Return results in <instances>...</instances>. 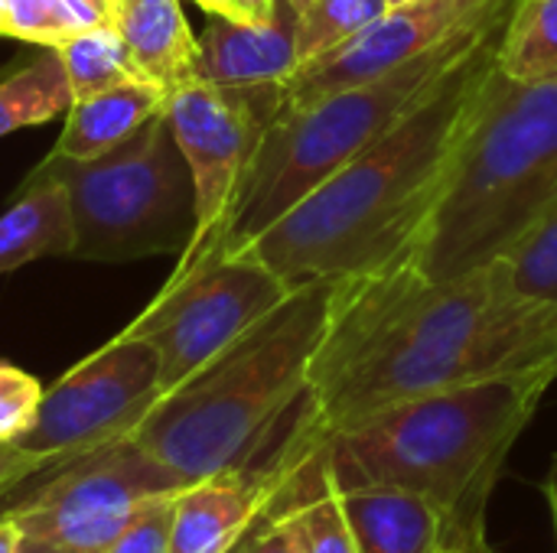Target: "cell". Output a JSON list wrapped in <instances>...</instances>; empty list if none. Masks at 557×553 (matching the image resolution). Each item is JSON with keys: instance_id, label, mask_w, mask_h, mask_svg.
Masks as SVG:
<instances>
[{"instance_id": "obj_1", "label": "cell", "mask_w": 557, "mask_h": 553, "mask_svg": "<svg viewBox=\"0 0 557 553\" xmlns=\"http://www.w3.org/2000/svg\"><path fill=\"white\" fill-rule=\"evenodd\" d=\"M522 375L557 378V303L519 297L499 261L454 280L395 264L336 280L307 420L323 437L408 398Z\"/></svg>"}, {"instance_id": "obj_2", "label": "cell", "mask_w": 557, "mask_h": 553, "mask_svg": "<svg viewBox=\"0 0 557 553\" xmlns=\"http://www.w3.org/2000/svg\"><path fill=\"white\" fill-rule=\"evenodd\" d=\"M503 29L382 140L242 244L281 280H339L401 264L434 212L457 147L496 68Z\"/></svg>"}, {"instance_id": "obj_3", "label": "cell", "mask_w": 557, "mask_h": 553, "mask_svg": "<svg viewBox=\"0 0 557 553\" xmlns=\"http://www.w3.org/2000/svg\"><path fill=\"white\" fill-rule=\"evenodd\" d=\"M333 297L336 280L297 284L277 310L153 404L134 430L140 450L183 486L261 469L307 404Z\"/></svg>"}, {"instance_id": "obj_4", "label": "cell", "mask_w": 557, "mask_h": 553, "mask_svg": "<svg viewBox=\"0 0 557 553\" xmlns=\"http://www.w3.org/2000/svg\"><path fill=\"white\" fill-rule=\"evenodd\" d=\"M555 381L522 375L447 388L317 437L339 489H405L444 515V541L486 538L490 495Z\"/></svg>"}, {"instance_id": "obj_5", "label": "cell", "mask_w": 557, "mask_h": 553, "mask_svg": "<svg viewBox=\"0 0 557 553\" xmlns=\"http://www.w3.org/2000/svg\"><path fill=\"white\" fill-rule=\"evenodd\" d=\"M557 202V75L490 72L444 192L411 254L421 280H454L499 261Z\"/></svg>"}, {"instance_id": "obj_6", "label": "cell", "mask_w": 557, "mask_h": 553, "mask_svg": "<svg viewBox=\"0 0 557 553\" xmlns=\"http://www.w3.org/2000/svg\"><path fill=\"white\" fill-rule=\"evenodd\" d=\"M512 7L480 16L454 39L428 49L424 55L382 78L330 91L307 104L281 101L242 183L225 248H242L258 238L307 192H313L336 169H343L349 160L382 140L395 124H401L483 42H490L506 26Z\"/></svg>"}, {"instance_id": "obj_7", "label": "cell", "mask_w": 557, "mask_h": 553, "mask_svg": "<svg viewBox=\"0 0 557 553\" xmlns=\"http://www.w3.org/2000/svg\"><path fill=\"white\" fill-rule=\"evenodd\" d=\"M36 169L69 192L75 261L183 254L196 235V186L166 108L98 160L46 153Z\"/></svg>"}, {"instance_id": "obj_8", "label": "cell", "mask_w": 557, "mask_h": 553, "mask_svg": "<svg viewBox=\"0 0 557 553\" xmlns=\"http://www.w3.org/2000/svg\"><path fill=\"white\" fill-rule=\"evenodd\" d=\"M290 293L294 284L281 280L251 251L222 248L193 264H176L150 306L124 332L153 345L166 394Z\"/></svg>"}, {"instance_id": "obj_9", "label": "cell", "mask_w": 557, "mask_h": 553, "mask_svg": "<svg viewBox=\"0 0 557 553\" xmlns=\"http://www.w3.org/2000/svg\"><path fill=\"white\" fill-rule=\"evenodd\" d=\"M39 476L36 486L23 489L20 482L0 495V518H10L26 538L75 553H104L150 502L186 489L134 437L55 463Z\"/></svg>"}, {"instance_id": "obj_10", "label": "cell", "mask_w": 557, "mask_h": 553, "mask_svg": "<svg viewBox=\"0 0 557 553\" xmlns=\"http://www.w3.org/2000/svg\"><path fill=\"white\" fill-rule=\"evenodd\" d=\"M163 398L160 359L150 342L124 329L42 388L33 424L13 440L46 469L134 437L140 420Z\"/></svg>"}, {"instance_id": "obj_11", "label": "cell", "mask_w": 557, "mask_h": 553, "mask_svg": "<svg viewBox=\"0 0 557 553\" xmlns=\"http://www.w3.org/2000/svg\"><path fill=\"white\" fill-rule=\"evenodd\" d=\"M281 101L284 88H219L202 78L166 95V117L196 186V235L180 264L225 248L242 183Z\"/></svg>"}, {"instance_id": "obj_12", "label": "cell", "mask_w": 557, "mask_h": 553, "mask_svg": "<svg viewBox=\"0 0 557 553\" xmlns=\"http://www.w3.org/2000/svg\"><path fill=\"white\" fill-rule=\"evenodd\" d=\"M516 0H411L388 7L336 49L304 62L284 85V104H307L330 91L382 78L454 39L460 29Z\"/></svg>"}, {"instance_id": "obj_13", "label": "cell", "mask_w": 557, "mask_h": 553, "mask_svg": "<svg viewBox=\"0 0 557 553\" xmlns=\"http://www.w3.org/2000/svg\"><path fill=\"white\" fill-rule=\"evenodd\" d=\"M300 68L297 10L277 0L268 20L206 13L199 36V78L219 88H284Z\"/></svg>"}, {"instance_id": "obj_14", "label": "cell", "mask_w": 557, "mask_h": 553, "mask_svg": "<svg viewBox=\"0 0 557 553\" xmlns=\"http://www.w3.org/2000/svg\"><path fill=\"white\" fill-rule=\"evenodd\" d=\"M277 453L261 469L222 473L176 492L170 553H228L261 518L277 489Z\"/></svg>"}, {"instance_id": "obj_15", "label": "cell", "mask_w": 557, "mask_h": 553, "mask_svg": "<svg viewBox=\"0 0 557 553\" xmlns=\"http://www.w3.org/2000/svg\"><path fill=\"white\" fill-rule=\"evenodd\" d=\"M114 29L144 81L160 91L170 95L199 78V36L180 0H124L114 10Z\"/></svg>"}, {"instance_id": "obj_16", "label": "cell", "mask_w": 557, "mask_h": 553, "mask_svg": "<svg viewBox=\"0 0 557 553\" xmlns=\"http://www.w3.org/2000/svg\"><path fill=\"white\" fill-rule=\"evenodd\" d=\"M339 495L359 553H434L444 544V515L414 492L359 486Z\"/></svg>"}, {"instance_id": "obj_17", "label": "cell", "mask_w": 557, "mask_h": 553, "mask_svg": "<svg viewBox=\"0 0 557 553\" xmlns=\"http://www.w3.org/2000/svg\"><path fill=\"white\" fill-rule=\"evenodd\" d=\"M166 108V91L150 81H124L117 88L75 98L65 127L49 153L65 160H98L134 137L153 114Z\"/></svg>"}, {"instance_id": "obj_18", "label": "cell", "mask_w": 557, "mask_h": 553, "mask_svg": "<svg viewBox=\"0 0 557 553\" xmlns=\"http://www.w3.org/2000/svg\"><path fill=\"white\" fill-rule=\"evenodd\" d=\"M72 209L59 179L33 169L0 212V274L20 271L39 257L72 254Z\"/></svg>"}, {"instance_id": "obj_19", "label": "cell", "mask_w": 557, "mask_h": 553, "mask_svg": "<svg viewBox=\"0 0 557 553\" xmlns=\"http://www.w3.org/2000/svg\"><path fill=\"white\" fill-rule=\"evenodd\" d=\"M72 88L62 55L42 46L39 55L10 65L0 75V137L46 124L72 108Z\"/></svg>"}, {"instance_id": "obj_20", "label": "cell", "mask_w": 557, "mask_h": 553, "mask_svg": "<svg viewBox=\"0 0 557 553\" xmlns=\"http://www.w3.org/2000/svg\"><path fill=\"white\" fill-rule=\"evenodd\" d=\"M496 68L509 81L557 75V0H519L496 46Z\"/></svg>"}, {"instance_id": "obj_21", "label": "cell", "mask_w": 557, "mask_h": 553, "mask_svg": "<svg viewBox=\"0 0 557 553\" xmlns=\"http://www.w3.org/2000/svg\"><path fill=\"white\" fill-rule=\"evenodd\" d=\"M55 52L62 55L72 98H88V95L117 88L124 81L144 78L137 72L121 33L114 29V23L82 29V33L69 36L65 42H59Z\"/></svg>"}, {"instance_id": "obj_22", "label": "cell", "mask_w": 557, "mask_h": 553, "mask_svg": "<svg viewBox=\"0 0 557 553\" xmlns=\"http://www.w3.org/2000/svg\"><path fill=\"white\" fill-rule=\"evenodd\" d=\"M0 20L3 36L52 49L82 29L114 23L91 0H0Z\"/></svg>"}, {"instance_id": "obj_23", "label": "cell", "mask_w": 557, "mask_h": 553, "mask_svg": "<svg viewBox=\"0 0 557 553\" xmlns=\"http://www.w3.org/2000/svg\"><path fill=\"white\" fill-rule=\"evenodd\" d=\"M499 264L519 297L557 303V202L499 257Z\"/></svg>"}, {"instance_id": "obj_24", "label": "cell", "mask_w": 557, "mask_h": 553, "mask_svg": "<svg viewBox=\"0 0 557 553\" xmlns=\"http://www.w3.org/2000/svg\"><path fill=\"white\" fill-rule=\"evenodd\" d=\"M388 10V0H310L297 13V46L300 65L336 49L352 33L369 26L375 16Z\"/></svg>"}, {"instance_id": "obj_25", "label": "cell", "mask_w": 557, "mask_h": 553, "mask_svg": "<svg viewBox=\"0 0 557 553\" xmlns=\"http://www.w3.org/2000/svg\"><path fill=\"white\" fill-rule=\"evenodd\" d=\"M39 398H42V385L33 375L0 362V440L3 443H13L33 424Z\"/></svg>"}, {"instance_id": "obj_26", "label": "cell", "mask_w": 557, "mask_h": 553, "mask_svg": "<svg viewBox=\"0 0 557 553\" xmlns=\"http://www.w3.org/2000/svg\"><path fill=\"white\" fill-rule=\"evenodd\" d=\"M173 499L150 502L111 544L104 553H170V528H173Z\"/></svg>"}, {"instance_id": "obj_27", "label": "cell", "mask_w": 557, "mask_h": 553, "mask_svg": "<svg viewBox=\"0 0 557 553\" xmlns=\"http://www.w3.org/2000/svg\"><path fill=\"white\" fill-rule=\"evenodd\" d=\"M281 476V473H277ZM228 553H300L297 538L287 528L284 512L277 508V502L271 499V505L261 512V518L245 531V538Z\"/></svg>"}, {"instance_id": "obj_28", "label": "cell", "mask_w": 557, "mask_h": 553, "mask_svg": "<svg viewBox=\"0 0 557 553\" xmlns=\"http://www.w3.org/2000/svg\"><path fill=\"white\" fill-rule=\"evenodd\" d=\"M42 469H46V466H42L36 456L23 453L16 443H3V440H0V495L10 492L13 486H20L23 479L42 473Z\"/></svg>"}, {"instance_id": "obj_29", "label": "cell", "mask_w": 557, "mask_h": 553, "mask_svg": "<svg viewBox=\"0 0 557 553\" xmlns=\"http://www.w3.org/2000/svg\"><path fill=\"white\" fill-rule=\"evenodd\" d=\"M274 10H277V0H235L232 16H238V20H268V16H274Z\"/></svg>"}, {"instance_id": "obj_30", "label": "cell", "mask_w": 557, "mask_h": 553, "mask_svg": "<svg viewBox=\"0 0 557 553\" xmlns=\"http://www.w3.org/2000/svg\"><path fill=\"white\" fill-rule=\"evenodd\" d=\"M434 553H496L486 538H467V541H444Z\"/></svg>"}, {"instance_id": "obj_31", "label": "cell", "mask_w": 557, "mask_h": 553, "mask_svg": "<svg viewBox=\"0 0 557 553\" xmlns=\"http://www.w3.org/2000/svg\"><path fill=\"white\" fill-rule=\"evenodd\" d=\"M16 553H75V551L59 548V544H49V541H39V538H26V535H20Z\"/></svg>"}, {"instance_id": "obj_32", "label": "cell", "mask_w": 557, "mask_h": 553, "mask_svg": "<svg viewBox=\"0 0 557 553\" xmlns=\"http://www.w3.org/2000/svg\"><path fill=\"white\" fill-rule=\"evenodd\" d=\"M20 544V528L10 518H0V553H16Z\"/></svg>"}, {"instance_id": "obj_33", "label": "cell", "mask_w": 557, "mask_h": 553, "mask_svg": "<svg viewBox=\"0 0 557 553\" xmlns=\"http://www.w3.org/2000/svg\"><path fill=\"white\" fill-rule=\"evenodd\" d=\"M193 3H199L206 13H228V16H232V7H235V0H193Z\"/></svg>"}, {"instance_id": "obj_34", "label": "cell", "mask_w": 557, "mask_h": 553, "mask_svg": "<svg viewBox=\"0 0 557 553\" xmlns=\"http://www.w3.org/2000/svg\"><path fill=\"white\" fill-rule=\"evenodd\" d=\"M545 499H548V508H552V521H555V531H557V473L555 479L545 486Z\"/></svg>"}, {"instance_id": "obj_35", "label": "cell", "mask_w": 557, "mask_h": 553, "mask_svg": "<svg viewBox=\"0 0 557 553\" xmlns=\"http://www.w3.org/2000/svg\"><path fill=\"white\" fill-rule=\"evenodd\" d=\"M91 3H98V7H101V10H104L111 20H114V0H91Z\"/></svg>"}, {"instance_id": "obj_36", "label": "cell", "mask_w": 557, "mask_h": 553, "mask_svg": "<svg viewBox=\"0 0 557 553\" xmlns=\"http://www.w3.org/2000/svg\"><path fill=\"white\" fill-rule=\"evenodd\" d=\"M287 3H290V7H294V10H297V13H300V10H304V7H310V0H287Z\"/></svg>"}, {"instance_id": "obj_37", "label": "cell", "mask_w": 557, "mask_h": 553, "mask_svg": "<svg viewBox=\"0 0 557 553\" xmlns=\"http://www.w3.org/2000/svg\"><path fill=\"white\" fill-rule=\"evenodd\" d=\"M398 3H411V0H388V7H398Z\"/></svg>"}, {"instance_id": "obj_38", "label": "cell", "mask_w": 557, "mask_h": 553, "mask_svg": "<svg viewBox=\"0 0 557 553\" xmlns=\"http://www.w3.org/2000/svg\"><path fill=\"white\" fill-rule=\"evenodd\" d=\"M0 36H3V20H0Z\"/></svg>"}, {"instance_id": "obj_39", "label": "cell", "mask_w": 557, "mask_h": 553, "mask_svg": "<svg viewBox=\"0 0 557 553\" xmlns=\"http://www.w3.org/2000/svg\"><path fill=\"white\" fill-rule=\"evenodd\" d=\"M117 3H124V0H114V10H117Z\"/></svg>"}, {"instance_id": "obj_40", "label": "cell", "mask_w": 557, "mask_h": 553, "mask_svg": "<svg viewBox=\"0 0 557 553\" xmlns=\"http://www.w3.org/2000/svg\"><path fill=\"white\" fill-rule=\"evenodd\" d=\"M555 551H557V531H555Z\"/></svg>"}]
</instances>
